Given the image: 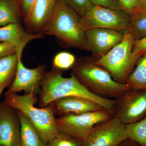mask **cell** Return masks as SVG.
I'll return each instance as SVG.
<instances>
[{
    "label": "cell",
    "mask_w": 146,
    "mask_h": 146,
    "mask_svg": "<svg viewBox=\"0 0 146 146\" xmlns=\"http://www.w3.org/2000/svg\"><path fill=\"white\" fill-rule=\"evenodd\" d=\"M23 50L0 59V96L5 88L12 84L16 75L18 57Z\"/></svg>",
    "instance_id": "16"
},
{
    "label": "cell",
    "mask_w": 146,
    "mask_h": 146,
    "mask_svg": "<svg viewBox=\"0 0 146 146\" xmlns=\"http://www.w3.org/2000/svg\"><path fill=\"white\" fill-rule=\"evenodd\" d=\"M62 72L53 68L45 72L39 94V107H47L55 100L74 96L93 101L114 115L116 100L97 96L88 91L73 74L70 77L65 78L62 75Z\"/></svg>",
    "instance_id": "1"
},
{
    "label": "cell",
    "mask_w": 146,
    "mask_h": 146,
    "mask_svg": "<svg viewBox=\"0 0 146 146\" xmlns=\"http://www.w3.org/2000/svg\"><path fill=\"white\" fill-rule=\"evenodd\" d=\"M125 127L128 139L140 146H146V117L136 122L125 125Z\"/></svg>",
    "instance_id": "20"
},
{
    "label": "cell",
    "mask_w": 146,
    "mask_h": 146,
    "mask_svg": "<svg viewBox=\"0 0 146 146\" xmlns=\"http://www.w3.org/2000/svg\"><path fill=\"white\" fill-rule=\"evenodd\" d=\"M115 100L113 117L123 124L136 122L146 117V89H129Z\"/></svg>",
    "instance_id": "8"
},
{
    "label": "cell",
    "mask_w": 146,
    "mask_h": 146,
    "mask_svg": "<svg viewBox=\"0 0 146 146\" xmlns=\"http://www.w3.org/2000/svg\"><path fill=\"white\" fill-rule=\"evenodd\" d=\"M15 1H18V2H20V0H15Z\"/></svg>",
    "instance_id": "32"
},
{
    "label": "cell",
    "mask_w": 146,
    "mask_h": 146,
    "mask_svg": "<svg viewBox=\"0 0 146 146\" xmlns=\"http://www.w3.org/2000/svg\"><path fill=\"white\" fill-rule=\"evenodd\" d=\"M132 52L136 56L141 57L146 54V36L142 39L134 40Z\"/></svg>",
    "instance_id": "26"
},
{
    "label": "cell",
    "mask_w": 146,
    "mask_h": 146,
    "mask_svg": "<svg viewBox=\"0 0 146 146\" xmlns=\"http://www.w3.org/2000/svg\"><path fill=\"white\" fill-rule=\"evenodd\" d=\"M89 1L93 5L100 6L123 11L117 0H89Z\"/></svg>",
    "instance_id": "27"
},
{
    "label": "cell",
    "mask_w": 146,
    "mask_h": 146,
    "mask_svg": "<svg viewBox=\"0 0 146 146\" xmlns=\"http://www.w3.org/2000/svg\"><path fill=\"white\" fill-rule=\"evenodd\" d=\"M20 3L15 0H0V27L13 23H20Z\"/></svg>",
    "instance_id": "18"
},
{
    "label": "cell",
    "mask_w": 146,
    "mask_h": 146,
    "mask_svg": "<svg viewBox=\"0 0 146 146\" xmlns=\"http://www.w3.org/2000/svg\"><path fill=\"white\" fill-rule=\"evenodd\" d=\"M119 146H140L136 142L127 139L123 142Z\"/></svg>",
    "instance_id": "31"
},
{
    "label": "cell",
    "mask_w": 146,
    "mask_h": 146,
    "mask_svg": "<svg viewBox=\"0 0 146 146\" xmlns=\"http://www.w3.org/2000/svg\"><path fill=\"white\" fill-rule=\"evenodd\" d=\"M0 146H22L18 112L0 102Z\"/></svg>",
    "instance_id": "11"
},
{
    "label": "cell",
    "mask_w": 146,
    "mask_h": 146,
    "mask_svg": "<svg viewBox=\"0 0 146 146\" xmlns=\"http://www.w3.org/2000/svg\"><path fill=\"white\" fill-rule=\"evenodd\" d=\"M143 11H146V0H141L139 4L137 6L136 9L132 14L137 12Z\"/></svg>",
    "instance_id": "30"
},
{
    "label": "cell",
    "mask_w": 146,
    "mask_h": 146,
    "mask_svg": "<svg viewBox=\"0 0 146 146\" xmlns=\"http://www.w3.org/2000/svg\"><path fill=\"white\" fill-rule=\"evenodd\" d=\"M75 56L70 53L61 52L54 57L53 69L60 71L66 70L72 68L76 61Z\"/></svg>",
    "instance_id": "22"
},
{
    "label": "cell",
    "mask_w": 146,
    "mask_h": 146,
    "mask_svg": "<svg viewBox=\"0 0 146 146\" xmlns=\"http://www.w3.org/2000/svg\"><path fill=\"white\" fill-rule=\"evenodd\" d=\"M22 54L18 57L14 80L5 93L16 94L24 91L25 94L33 92L39 95L42 79L46 72V66L39 65L34 69L27 68L22 62Z\"/></svg>",
    "instance_id": "10"
},
{
    "label": "cell",
    "mask_w": 146,
    "mask_h": 146,
    "mask_svg": "<svg viewBox=\"0 0 146 146\" xmlns=\"http://www.w3.org/2000/svg\"><path fill=\"white\" fill-rule=\"evenodd\" d=\"M124 34L109 29L93 28L86 31L89 50L96 60L107 53L123 40Z\"/></svg>",
    "instance_id": "12"
},
{
    "label": "cell",
    "mask_w": 146,
    "mask_h": 146,
    "mask_svg": "<svg viewBox=\"0 0 146 146\" xmlns=\"http://www.w3.org/2000/svg\"><path fill=\"white\" fill-rule=\"evenodd\" d=\"M3 102L20 111L36 129L43 142L46 144L58 132L56 118L49 106L38 108L35 106L38 100L33 92L20 96L14 93L5 94Z\"/></svg>",
    "instance_id": "4"
},
{
    "label": "cell",
    "mask_w": 146,
    "mask_h": 146,
    "mask_svg": "<svg viewBox=\"0 0 146 146\" xmlns=\"http://www.w3.org/2000/svg\"><path fill=\"white\" fill-rule=\"evenodd\" d=\"M80 23L85 31L91 29L103 28L125 34L130 31V15L124 11L93 5L80 17Z\"/></svg>",
    "instance_id": "6"
},
{
    "label": "cell",
    "mask_w": 146,
    "mask_h": 146,
    "mask_svg": "<svg viewBox=\"0 0 146 146\" xmlns=\"http://www.w3.org/2000/svg\"><path fill=\"white\" fill-rule=\"evenodd\" d=\"M55 115L61 117L68 115H78L105 109L93 101L78 96H67L52 102L49 105ZM106 110V109H105Z\"/></svg>",
    "instance_id": "13"
},
{
    "label": "cell",
    "mask_w": 146,
    "mask_h": 146,
    "mask_svg": "<svg viewBox=\"0 0 146 146\" xmlns=\"http://www.w3.org/2000/svg\"><path fill=\"white\" fill-rule=\"evenodd\" d=\"M127 139L125 125L113 117L95 126L83 141V146H119Z\"/></svg>",
    "instance_id": "9"
},
{
    "label": "cell",
    "mask_w": 146,
    "mask_h": 146,
    "mask_svg": "<svg viewBox=\"0 0 146 146\" xmlns=\"http://www.w3.org/2000/svg\"><path fill=\"white\" fill-rule=\"evenodd\" d=\"M68 5L82 17L93 6L89 0H65Z\"/></svg>",
    "instance_id": "24"
},
{
    "label": "cell",
    "mask_w": 146,
    "mask_h": 146,
    "mask_svg": "<svg viewBox=\"0 0 146 146\" xmlns=\"http://www.w3.org/2000/svg\"><path fill=\"white\" fill-rule=\"evenodd\" d=\"M41 33H29L24 31L18 23H13L0 27V42L13 43L19 46H25L30 41L42 38Z\"/></svg>",
    "instance_id": "15"
},
{
    "label": "cell",
    "mask_w": 146,
    "mask_h": 146,
    "mask_svg": "<svg viewBox=\"0 0 146 146\" xmlns=\"http://www.w3.org/2000/svg\"><path fill=\"white\" fill-rule=\"evenodd\" d=\"M123 10L131 15L139 4L141 0H117Z\"/></svg>",
    "instance_id": "28"
},
{
    "label": "cell",
    "mask_w": 146,
    "mask_h": 146,
    "mask_svg": "<svg viewBox=\"0 0 146 146\" xmlns=\"http://www.w3.org/2000/svg\"><path fill=\"white\" fill-rule=\"evenodd\" d=\"M35 0H20L21 12L24 19L28 16Z\"/></svg>",
    "instance_id": "29"
},
{
    "label": "cell",
    "mask_w": 146,
    "mask_h": 146,
    "mask_svg": "<svg viewBox=\"0 0 146 146\" xmlns=\"http://www.w3.org/2000/svg\"><path fill=\"white\" fill-rule=\"evenodd\" d=\"M25 47V46H19L10 42H0V59L14 54L19 50L24 49Z\"/></svg>",
    "instance_id": "25"
},
{
    "label": "cell",
    "mask_w": 146,
    "mask_h": 146,
    "mask_svg": "<svg viewBox=\"0 0 146 146\" xmlns=\"http://www.w3.org/2000/svg\"><path fill=\"white\" fill-rule=\"evenodd\" d=\"M17 111L21 121V146H46L34 126L25 116L20 111Z\"/></svg>",
    "instance_id": "17"
},
{
    "label": "cell",
    "mask_w": 146,
    "mask_h": 146,
    "mask_svg": "<svg viewBox=\"0 0 146 146\" xmlns=\"http://www.w3.org/2000/svg\"><path fill=\"white\" fill-rule=\"evenodd\" d=\"M73 74L91 93L97 96L117 99L126 90L130 89L126 84L117 82L107 70L89 57L76 60L71 68Z\"/></svg>",
    "instance_id": "3"
},
{
    "label": "cell",
    "mask_w": 146,
    "mask_h": 146,
    "mask_svg": "<svg viewBox=\"0 0 146 146\" xmlns=\"http://www.w3.org/2000/svg\"><path fill=\"white\" fill-rule=\"evenodd\" d=\"M57 1L35 0L28 16L24 19L28 30L32 33H41L52 14Z\"/></svg>",
    "instance_id": "14"
},
{
    "label": "cell",
    "mask_w": 146,
    "mask_h": 146,
    "mask_svg": "<svg viewBox=\"0 0 146 146\" xmlns=\"http://www.w3.org/2000/svg\"><path fill=\"white\" fill-rule=\"evenodd\" d=\"M136 67L128 77L125 84L130 89H146V54L140 58Z\"/></svg>",
    "instance_id": "19"
},
{
    "label": "cell",
    "mask_w": 146,
    "mask_h": 146,
    "mask_svg": "<svg viewBox=\"0 0 146 146\" xmlns=\"http://www.w3.org/2000/svg\"><path fill=\"white\" fill-rule=\"evenodd\" d=\"M113 117L109 111L102 109L78 115L61 116L56 118V124L59 132L83 142L95 126Z\"/></svg>",
    "instance_id": "7"
},
{
    "label": "cell",
    "mask_w": 146,
    "mask_h": 146,
    "mask_svg": "<svg viewBox=\"0 0 146 146\" xmlns=\"http://www.w3.org/2000/svg\"><path fill=\"white\" fill-rule=\"evenodd\" d=\"M130 31L135 40L146 36V11H140L130 15Z\"/></svg>",
    "instance_id": "21"
},
{
    "label": "cell",
    "mask_w": 146,
    "mask_h": 146,
    "mask_svg": "<svg viewBox=\"0 0 146 146\" xmlns=\"http://www.w3.org/2000/svg\"><path fill=\"white\" fill-rule=\"evenodd\" d=\"M80 17L65 0H57L55 7L41 33L54 36L67 47L88 51L86 31L80 23Z\"/></svg>",
    "instance_id": "2"
},
{
    "label": "cell",
    "mask_w": 146,
    "mask_h": 146,
    "mask_svg": "<svg viewBox=\"0 0 146 146\" xmlns=\"http://www.w3.org/2000/svg\"><path fill=\"white\" fill-rule=\"evenodd\" d=\"M46 146H83V142L58 131L53 138L47 143Z\"/></svg>",
    "instance_id": "23"
},
{
    "label": "cell",
    "mask_w": 146,
    "mask_h": 146,
    "mask_svg": "<svg viewBox=\"0 0 146 146\" xmlns=\"http://www.w3.org/2000/svg\"><path fill=\"white\" fill-rule=\"evenodd\" d=\"M134 37L130 31L124 34L123 40L107 53L95 60L109 72L115 81L125 84L140 57L132 52Z\"/></svg>",
    "instance_id": "5"
}]
</instances>
